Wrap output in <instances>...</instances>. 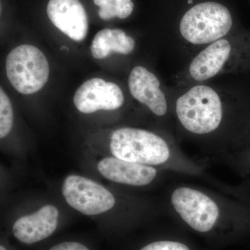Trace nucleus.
<instances>
[{"instance_id":"f257e3e1","label":"nucleus","mask_w":250,"mask_h":250,"mask_svg":"<svg viewBox=\"0 0 250 250\" xmlns=\"http://www.w3.org/2000/svg\"><path fill=\"white\" fill-rule=\"evenodd\" d=\"M173 115L184 135L216 145V156L229 149L250 118L244 104L229 100L204 83L194 84L177 98Z\"/></svg>"},{"instance_id":"f03ea898","label":"nucleus","mask_w":250,"mask_h":250,"mask_svg":"<svg viewBox=\"0 0 250 250\" xmlns=\"http://www.w3.org/2000/svg\"><path fill=\"white\" fill-rule=\"evenodd\" d=\"M169 213L193 231L208 233L222 225L250 223V179L238 187L213 182L211 187L190 183L171 186Z\"/></svg>"},{"instance_id":"7ed1b4c3","label":"nucleus","mask_w":250,"mask_h":250,"mask_svg":"<svg viewBox=\"0 0 250 250\" xmlns=\"http://www.w3.org/2000/svg\"><path fill=\"white\" fill-rule=\"evenodd\" d=\"M112 155L122 160L152 166L172 173L208 179L205 166L182 152L172 138L135 127L116 129L111 135Z\"/></svg>"},{"instance_id":"20e7f679","label":"nucleus","mask_w":250,"mask_h":250,"mask_svg":"<svg viewBox=\"0 0 250 250\" xmlns=\"http://www.w3.org/2000/svg\"><path fill=\"white\" fill-rule=\"evenodd\" d=\"M249 72L250 33H242L205 46L192 58L184 75L196 84L223 73Z\"/></svg>"},{"instance_id":"39448f33","label":"nucleus","mask_w":250,"mask_h":250,"mask_svg":"<svg viewBox=\"0 0 250 250\" xmlns=\"http://www.w3.org/2000/svg\"><path fill=\"white\" fill-rule=\"evenodd\" d=\"M233 24L231 12L226 6L205 1L192 6L184 15L179 31L186 43L205 47L229 36Z\"/></svg>"},{"instance_id":"423d86ee","label":"nucleus","mask_w":250,"mask_h":250,"mask_svg":"<svg viewBox=\"0 0 250 250\" xmlns=\"http://www.w3.org/2000/svg\"><path fill=\"white\" fill-rule=\"evenodd\" d=\"M8 80L18 93L30 95L43 88L48 80V62L44 54L31 45L18 46L7 56Z\"/></svg>"},{"instance_id":"0eeeda50","label":"nucleus","mask_w":250,"mask_h":250,"mask_svg":"<svg viewBox=\"0 0 250 250\" xmlns=\"http://www.w3.org/2000/svg\"><path fill=\"white\" fill-rule=\"evenodd\" d=\"M62 193L70 207L87 215L105 213L116 204L114 195L106 188L76 174L67 176L64 179Z\"/></svg>"},{"instance_id":"6e6552de","label":"nucleus","mask_w":250,"mask_h":250,"mask_svg":"<svg viewBox=\"0 0 250 250\" xmlns=\"http://www.w3.org/2000/svg\"><path fill=\"white\" fill-rule=\"evenodd\" d=\"M125 98L121 88L113 82L101 78L86 81L75 92L74 104L83 113H93L100 110L112 111L121 108Z\"/></svg>"},{"instance_id":"1a4fd4ad","label":"nucleus","mask_w":250,"mask_h":250,"mask_svg":"<svg viewBox=\"0 0 250 250\" xmlns=\"http://www.w3.org/2000/svg\"><path fill=\"white\" fill-rule=\"evenodd\" d=\"M98 169L104 178L134 187H147L160 178L161 172H165L152 166L122 160L114 156L102 159L98 163Z\"/></svg>"},{"instance_id":"9d476101","label":"nucleus","mask_w":250,"mask_h":250,"mask_svg":"<svg viewBox=\"0 0 250 250\" xmlns=\"http://www.w3.org/2000/svg\"><path fill=\"white\" fill-rule=\"evenodd\" d=\"M129 88L133 98L147 106L154 116H167L168 103L161 89L160 81L153 72L143 66L134 67L130 72Z\"/></svg>"},{"instance_id":"9b49d317","label":"nucleus","mask_w":250,"mask_h":250,"mask_svg":"<svg viewBox=\"0 0 250 250\" xmlns=\"http://www.w3.org/2000/svg\"><path fill=\"white\" fill-rule=\"evenodd\" d=\"M47 13L52 24L72 40L86 37L88 18L80 0H49Z\"/></svg>"},{"instance_id":"f8f14e48","label":"nucleus","mask_w":250,"mask_h":250,"mask_svg":"<svg viewBox=\"0 0 250 250\" xmlns=\"http://www.w3.org/2000/svg\"><path fill=\"white\" fill-rule=\"evenodd\" d=\"M59 215L57 207L44 206L35 213L18 218L13 226V233L16 239L24 244L43 241L57 229Z\"/></svg>"},{"instance_id":"ddd939ff","label":"nucleus","mask_w":250,"mask_h":250,"mask_svg":"<svg viewBox=\"0 0 250 250\" xmlns=\"http://www.w3.org/2000/svg\"><path fill=\"white\" fill-rule=\"evenodd\" d=\"M135 45L134 39L122 29H104L94 37L90 51L93 58L102 59L113 52L125 55L131 53Z\"/></svg>"},{"instance_id":"4468645a","label":"nucleus","mask_w":250,"mask_h":250,"mask_svg":"<svg viewBox=\"0 0 250 250\" xmlns=\"http://www.w3.org/2000/svg\"><path fill=\"white\" fill-rule=\"evenodd\" d=\"M94 4L100 7L99 16L105 21L117 17L125 19L134 10L131 0H93Z\"/></svg>"},{"instance_id":"2eb2a0df","label":"nucleus","mask_w":250,"mask_h":250,"mask_svg":"<svg viewBox=\"0 0 250 250\" xmlns=\"http://www.w3.org/2000/svg\"><path fill=\"white\" fill-rule=\"evenodd\" d=\"M243 177L250 174V146L219 156Z\"/></svg>"},{"instance_id":"dca6fc26","label":"nucleus","mask_w":250,"mask_h":250,"mask_svg":"<svg viewBox=\"0 0 250 250\" xmlns=\"http://www.w3.org/2000/svg\"><path fill=\"white\" fill-rule=\"evenodd\" d=\"M14 124V111L9 97L2 88L0 89V138L6 137Z\"/></svg>"},{"instance_id":"f3484780","label":"nucleus","mask_w":250,"mask_h":250,"mask_svg":"<svg viewBox=\"0 0 250 250\" xmlns=\"http://www.w3.org/2000/svg\"><path fill=\"white\" fill-rule=\"evenodd\" d=\"M140 250H190L187 245L170 240H162L152 242L143 247Z\"/></svg>"},{"instance_id":"a211bd4d","label":"nucleus","mask_w":250,"mask_h":250,"mask_svg":"<svg viewBox=\"0 0 250 250\" xmlns=\"http://www.w3.org/2000/svg\"><path fill=\"white\" fill-rule=\"evenodd\" d=\"M249 146H250V118L247 121L246 124L245 125L244 127L242 129L238 137L235 140L232 146L225 153L232 152V151L237 150V149ZM225 153H224L223 154H225Z\"/></svg>"},{"instance_id":"6ab92c4d","label":"nucleus","mask_w":250,"mask_h":250,"mask_svg":"<svg viewBox=\"0 0 250 250\" xmlns=\"http://www.w3.org/2000/svg\"><path fill=\"white\" fill-rule=\"evenodd\" d=\"M49 250H90L84 245L78 242H62L52 246Z\"/></svg>"},{"instance_id":"aec40b11","label":"nucleus","mask_w":250,"mask_h":250,"mask_svg":"<svg viewBox=\"0 0 250 250\" xmlns=\"http://www.w3.org/2000/svg\"><path fill=\"white\" fill-rule=\"evenodd\" d=\"M0 250H6V248H5L3 245H1V246H0Z\"/></svg>"}]
</instances>
